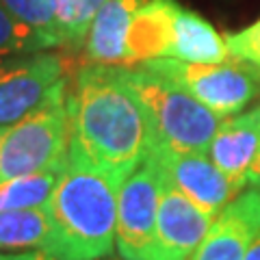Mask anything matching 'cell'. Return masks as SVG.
I'll list each match as a JSON object with an SVG mask.
<instances>
[{
  "instance_id": "obj_8",
  "label": "cell",
  "mask_w": 260,
  "mask_h": 260,
  "mask_svg": "<svg viewBox=\"0 0 260 260\" xmlns=\"http://www.w3.org/2000/svg\"><path fill=\"white\" fill-rule=\"evenodd\" d=\"M150 158L158 165L165 180L172 182L210 217H217L219 210L239 195V191L204 152L176 150L156 139Z\"/></svg>"
},
{
  "instance_id": "obj_7",
  "label": "cell",
  "mask_w": 260,
  "mask_h": 260,
  "mask_svg": "<svg viewBox=\"0 0 260 260\" xmlns=\"http://www.w3.org/2000/svg\"><path fill=\"white\" fill-rule=\"evenodd\" d=\"M160 202V169L150 156L117 191L115 247L124 260H152Z\"/></svg>"
},
{
  "instance_id": "obj_4",
  "label": "cell",
  "mask_w": 260,
  "mask_h": 260,
  "mask_svg": "<svg viewBox=\"0 0 260 260\" xmlns=\"http://www.w3.org/2000/svg\"><path fill=\"white\" fill-rule=\"evenodd\" d=\"M68 87L70 83L42 109L5 128L0 139V182L44 172L68 160Z\"/></svg>"
},
{
  "instance_id": "obj_19",
  "label": "cell",
  "mask_w": 260,
  "mask_h": 260,
  "mask_svg": "<svg viewBox=\"0 0 260 260\" xmlns=\"http://www.w3.org/2000/svg\"><path fill=\"white\" fill-rule=\"evenodd\" d=\"M46 46L42 44L35 32L28 26H24L13 15L0 5V63L13 56L30 54V52H42Z\"/></svg>"
},
{
  "instance_id": "obj_26",
  "label": "cell",
  "mask_w": 260,
  "mask_h": 260,
  "mask_svg": "<svg viewBox=\"0 0 260 260\" xmlns=\"http://www.w3.org/2000/svg\"><path fill=\"white\" fill-rule=\"evenodd\" d=\"M3 133H5V128H3V126H0V139H3Z\"/></svg>"
},
{
  "instance_id": "obj_25",
  "label": "cell",
  "mask_w": 260,
  "mask_h": 260,
  "mask_svg": "<svg viewBox=\"0 0 260 260\" xmlns=\"http://www.w3.org/2000/svg\"><path fill=\"white\" fill-rule=\"evenodd\" d=\"M13 258V254H3V251H0V260H11Z\"/></svg>"
},
{
  "instance_id": "obj_9",
  "label": "cell",
  "mask_w": 260,
  "mask_h": 260,
  "mask_svg": "<svg viewBox=\"0 0 260 260\" xmlns=\"http://www.w3.org/2000/svg\"><path fill=\"white\" fill-rule=\"evenodd\" d=\"M158 167V165H156ZM215 217L180 193L160 174V202L152 260H189L206 237Z\"/></svg>"
},
{
  "instance_id": "obj_17",
  "label": "cell",
  "mask_w": 260,
  "mask_h": 260,
  "mask_svg": "<svg viewBox=\"0 0 260 260\" xmlns=\"http://www.w3.org/2000/svg\"><path fill=\"white\" fill-rule=\"evenodd\" d=\"M107 3L109 0H56V24L63 50H83L89 28Z\"/></svg>"
},
{
  "instance_id": "obj_21",
  "label": "cell",
  "mask_w": 260,
  "mask_h": 260,
  "mask_svg": "<svg viewBox=\"0 0 260 260\" xmlns=\"http://www.w3.org/2000/svg\"><path fill=\"white\" fill-rule=\"evenodd\" d=\"M243 260H260V232H258V237L254 239V243H251V247L247 249V254Z\"/></svg>"
},
{
  "instance_id": "obj_10",
  "label": "cell",
  "mask_w": 260,
  "mask_h": 260,
  "mask_svg": "<svg viewBox=\"0 0 260 260\" xmlns=\"http://www.w3.org/2000/svg\"><path fill=\"white\" fill-rule=\"evenodd\" d=\"M258 232L260 186H247L219 210L191 260H243Z\"/></svg>"
},
{
  "instance_id": "obj_3",
  "label": "cell",
  "mask_w": 260,
  "mask_h": 260,
  "mask_svg": "<svg viewBox=\"0 0 260 260\" xmlns=\"http://www.w3.org/2000/svg\"><path fill=\"white\" fill-rule=\"evenodd\" d=\"M128 85L135 89L154 121L158 141L184 152H204L213 143L221 117L176 85L172 78L148 65H121Z\"/></svg>"
},
{
  "instance_id": "obj_11",
  "label": "cell",
  "mask_w": 260,
  "mask_h": 260,
  "mask_svg": "<svg viewBox=\"0 0 260 260\" xmlns=\"http://www.w3.org/2000/svg\"><path fill=\"white\" fill-rule=\"evenodd\" d=\"M208 156L239 193L247 189L260 156V104L221 121Z\"/></svg>"
},
{
  "instance_id": "obj_20",
  "label": "cell",
  "mask_w": 260,
  "mask_h": 260,
  "mask_svg": "<svg viewBox=\"0 0 260 260\" xmlns=\"http://www.w3.org/2000/svg\"><path fill=\"white\" fill-rule=\"evenodd\" d=\"M223 39L230 56L245 61L254 68H260V20L237 32H230Z\"/></svg>"
},
{
  "instance_id": "obj_1",
  "label": "cell",
  "mask_w": 260,
  "mask_h": 260,
  "mask_svg": "<svg viewBox=\"0 0 260 260\" xmlns=\"http://www.w3.org/2000/svg\"><path fill=\"white\" fill-rule=\"evenodd\" d=\"M68 113L72 139L119 184L150 156L158 139L121 65L78 68L68 87Z\"/></svg>"
},
{
  "instance_id": "obj_15",
  "label": "cell",
  "mask_w": 260,
  "mask_h": 260,
  "mask_svg": "<svg viewBox=\"0 0 260 260\" xmlns=\"http://www.w3.org/2000/svg\"><path fill=\"white\" fill-rule=\"evenodd\" d=\"M65 162L37 174H28V176H20V178H11V180L0 182V210L46 208L52 200V193L63 174Z\"/></svg>"
},
{
  "instance_id": "obj_23",
  "label": "cell",
  "mask_w": 260,
  "mask_h": 260,
  "mask_svg": "<svg viewBox=\"0 0 260 260\" xmlns=\"http://www.w3.org/2000/svg\"><path fill=\"white\" fill-rule=\"evenodd\" d=\"M11 260H35V254H13Z\"/></svg>"
},
{
  "instance_id": "obj_24",
  "label": "cell",
  "mask_w": 260,
  "mask_h": 260,
  "mask_svg": "<svg viewBox=\"0 0 260 260\" xmlns=\"http://www.w3.org/2000/svg\"><path fill=\"white\" fill-rule=\"evenodd\" d=\"M35 260H54V258H50V256L42 254V251H37V254H35Z\"/></svg>"
},
{
  "instance_id": "obj_6",
  "label": "cell",
  "mask_w": 260,
  "mask_h": 260,
  "mask_svg": "<svg viewBox=\"0 0 260 260\" xmlns=\"http://www.w3.org/2000/svg\"><path fill=\"white\" fill-rule=\"evenodd\" d=\"M68 85L61 52H30L0 63V126H13L42 109Z\"/></svg>"
},
{
  "instance_id": "obj_14",
  "label": "cell",
  "mask_w": 260,
  "mask_h": 260,
  "mask_svg": "<svg viewBox=\"0 0 260 260\" xmlns=\"http://www.w3.org/2000/svg\"><path fill=\"white\" fill-rule=\"evenodd\" d=\"M225 39L195 11L180 5L174 18V32L169 44L167 59H178L186 63H221L228 59Z\"/></svg>"
},
{
  "instance_id": "obj_13",
  "label": "cell",
  "mask_w": 260,
  "mask_h": 260,
  "mask_svg": "<svg viewBox=\"0 0 260 260\" xmlns=\"http://www.w3.org/2000/svg\"><path fill=\"white\" fill-rule=\"evenodd\" d=\"M145 0H109L89 28L83 54L89 65H124L126 37L137 9Z\"/></svg>"
},
{
  "instance_id": "obj_5",
  "label": "cell",
  "mask_w": 260,
  "mask_h": 260,
  "mask_svg": "<svg viewBox=\"0 0 260 260\" xmlns=\"http://www.w3.org/2000/svg\"><path fill=\"white\" fill-rule=\"evenodd\" d=\"M141 65L172 78L219 117L239 115L260 95V68L234 56H228L221 63L154 59Z\"/></svg>"
},
{
  "instance_id": "obj_2",
  "label": "cell",
  "mask_w": 260,
  "mask_h": 260,
  "mask_svg": "<svg viewBox=\"0 0 260 260\" xmlns=\"http://www.w3.org/2000/svg\"><path fill=\"white\" fill-rule=\"evenodd\" d=\"M119 182L70 135L68 162L48 204L50 234L42 254L54 260H102L115 249Z\"/></svg>"
},
{
  "instance_id": "obj_16",
  "label": "cell",
  "mask_w": 260,
  "mask_h": 260,
  "mask_svg": "<svg viewBox=\"0 0 260 260\" xmlns=\"http://www.w3.org/2000/svg\"><path fill=\"white\" fill-rule=\"evenodd\" d=\"M50 234L48 208L0 210V249H39Z\"/></svg>"
},
{
  "instance_id": "obj_18",
  "label": "cell",
  "mask_w": 260,
  "mask_h": 260,
  "mask_svg": "<svg viewBox=\"0 0 260 260\" xmlns=\"http://www.w3.org/2000/svg\"><path fill=\"white\" fill-rule=\"evenodd\" d=\"M0 5L18 22L35 32L46 46V50L61 48V32L59 24H56V0H0Z\"/></svg>"
},
{
  "instance_id": "obj_22",
  "label": "cell",
  "mask_w": 260,
  "mask_h": 260,
  "mask_svg": "<svg viewBox=\"0 0 260 260\" xmlns=\"http://www.w3.org/2000/svg\"><path fill=\"white\" fill-rule=\"evenodd\" d=\"M249 186H260V156H258L254 172H251V176H249Z\"/></svg>"
},
{
  "instance_id": "obj_12",
  "label": "cell",
  "mask_w": 260,
  "mask_h": 260,
  "mask_svg": "<svg viewBox=\"0 0 260 260\" xmlns=\"http://www.w3.org/2000/svg\"><path fill=\"white\" fill-rule=\"evenodd\" d=\"M178 7L180 5L176 0H145L137 9L126 37L124 65L167 59Z\"/></svg>"
}]
</instances>
